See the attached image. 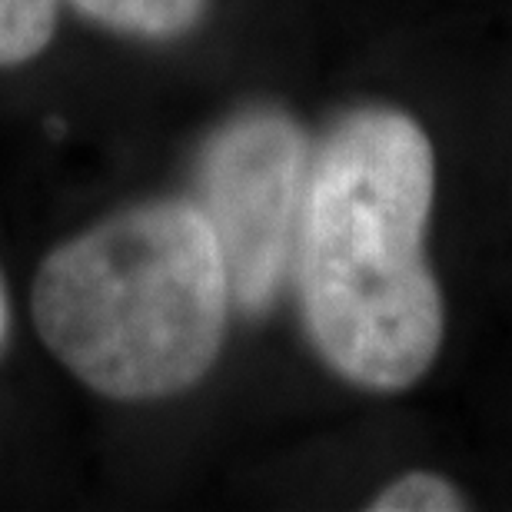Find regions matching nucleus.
I'll use <instances>...</instances> for the list:
<instances>
[{"mask_svg": "<svg viewBox=\"0 0 512 512\" xmlns=\"http://www.w3.org/2000/svg\"><path fill=\"white\" fill-rule=\"evenodd\" d=\"M456 489H449L443 479L436 476H426V473H416V476H406L399 479L393 489L376 499L373 509L380 512H436V509H459Z\"/></svg>", "mask_w": 512, "mask_h": 512, "instance_id": "423d86ee", "label": "nucleus"}, {"mask_svg": "<svg viewBox=\"0 0 512 512\" xmlns=\"http://www.w3.org/2000/svg\"><path fill=\"white\" fill-rule=\"evenodd\" d=\"M7 336V293H4V280H0V346H4Z\"/></svg>", "mask_w": 512, "mask_h": 512, "instance_id": "0eeeda50", "label": "nucleus"}, {"mask_svg": "<svg viewBox=\"0 0 512 512\" xmlns=\"http://www.w3.org/2000/svg\"><path fill=\"white\" fill-rule=\"evenodd\" d=\"M100 27L133 37H173L200 17L203 0H70Z\"/></svg>", "mask_w": 512, "mask_h": 512, "instance_id": "20e7f679", "label": "nucleus"}, {"mask_svg": "<svg viewBox=\"0 0 512 512\" xmlns=\"http://www.w3.org/2000/svg\"><path fill=\"white\" fill-rule=\"evenodd\" d=\"M233 303L197 203H147L60 243L34 280L40 340L110 399H157L217 360Z\"/></svg>", "mask_w": 512, "mask_h": 512, "instance_id": "f03ea898", "label": "nucleus"}, {"mask_svg": "<svg viewBox=\"0 0 512 512\" xmlns=\"http://www.w3.org/2000/svg\"><path fill=\"white\" fill-rule=\"evenodd\" d=\"M57 30V0H0V67L37 57Z\"/></svg>", "mask_w": 512, "mask_h": 512, "instance_id": "39448f33", "label": "nucleus"}, {"mask_svg": "<svg viewBox=\"0 0 512 512\" xmlns=\"http://www.w3.org/2000/svg\"><path fill=\"white\" fill-rule=\"evenodd\" d=\"M433 157L413 120L366 110L310 163L296 233L306 323L346 380L409 386L436 356L443 306L423 263Z\"/></svg>", "mask_w": 512, "mask_h": 512, "instance_id": "f257e3e1", "label": "nucleus"}, {"mask_svg": "<svg viewBox=\"0 0 512 512\" xmlns=\"http://www.w3.org/2000/svg\"><path fill=\"white\" fill-rule=\"evenodd\" d=\"M303 130L273 110L230 120L200 167V203L227 263L233 303L260 310L280 290L310 180Z\"/></svg>", "mask_w": 512, "mask_h": 512, "instance_id": "7ed1b4c3", "label": "nucleus"}]
</instances>
